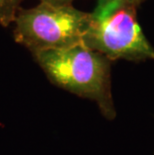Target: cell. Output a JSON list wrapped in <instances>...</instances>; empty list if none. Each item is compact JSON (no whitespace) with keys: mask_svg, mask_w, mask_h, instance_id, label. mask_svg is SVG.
I'll return each mask as SVG.
<instances>
[{"mask_svg":"<svg viewBox=\"0 0 154 155\" xmlns=\"http://www.w3.org/2000/svg\"><path fill=\"white\" fill-rule=\"evenodd\" d=\"M42 3H48V4L53 5H65V4H72L74 0H39Z\"/></svg>","mask_w":154,"mask_h":155,"instance_id":"5","label":"cell"},{"mask_svg":"<svg viewBox=\"0 0 154 155\" xmlns=\"http://www.w3.org/2000/svg\"><path fill=\"white\" fill-rule=\"evenodd\" d=\"M132 1H134V3H135L136 5H139L140 3L144 1V0H132Z\"/></svg>","mask_w":154,"mask_h":155,"instance_id":"6","label":"cell"},{"mask_svg":"<svg viewBox=\"0 0 154 155\" xmlns=\"http://www.w3.org/2000/svg\"><path fill=\"white\" fill-rule=\"evenodd\" d=\"M32 56L54 85L94 101L107 119L115 117L107 57L84 43Z\"/></svg>","mask_w":154,"mask_h":155,"instance_id":"1","label":"cell"},{"mask_svg":"<svg viewBox=\"0 0 154 155\" xmlns=\"http://www.w3.org/2000/svg\"><path fill=\"white\" fill-rule=\"evenodd\" d=\"M137 6L132 0H97L83 43L110 61L154 60V48L137 20Z\"/></svg>","mask_w":154,"mask_h":155,"instance_id":"2","label":"cell"},{"mask_svg":"<svg viewBox=\"0 0 154 155\" xmlns=\"http://www.w3.org/2000/svg\"><path fill=\"white\" fill-rule=\"evenodd\" d=\"M89 16V12L72 4L39 2L34 7L19 9L13 22V37L31 54L67 48L83 43Z\"/></svg>","mask_w":154,"mask_h":155,"instance_id":"3","label":"cell"},{"mask_svg":"<svg viewBox=\"0 0 154 155\" xmlns=\"http://www.w3.org/2000/svg\"><path fill=\"white\" fill-rule=\"evenodd\" d=\"M22 0H0V25L10 26L20 9Z\"/></svg>","mask_w":154,"mask_h":155,"instance_id":"4","label":"cell"}]
</instances>
